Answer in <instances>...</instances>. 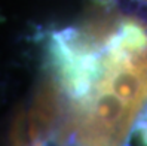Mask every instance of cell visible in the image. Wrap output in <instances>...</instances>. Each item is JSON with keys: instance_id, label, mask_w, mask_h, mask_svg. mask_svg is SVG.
Here are the masks:
<instances>
[{"instance_id": "6da1fadb", "label": "cell", "mask_w": 147, "mask_h": 146, "mask_svg": "<svg viewBox=\"0 0 147 146\" xmlns=\"http://www.w3.org/2000/svg\"><path fill=\"white\" fill-rule=\"evenodd\" d=\"M134 131L138 137V140H140V143L143 146H147V106L138 115L135 125H134Z\"/></svg>"}]
</instances>
